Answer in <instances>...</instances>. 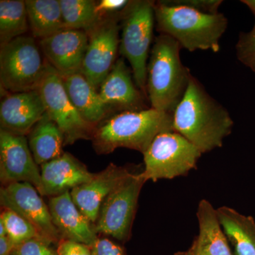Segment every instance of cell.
Here are the masks:
<instances>
[{
  "mask_svg": "<svg viewBox=\"0 0 255 255\" xmlns=\"http://www.w3.org/2000/svg\"><path fill=\"white\" fill-rule=\"evenodd\" d=\"M233 124L227 110L191 76L187 91L173 113L174 131L204 153L222 146L225 137L232 131Z\"/></svg>",
  "mask_w": 255,
  "mask_h": 255,
  "instance_id": "1",
  "label": "cell"
},
{
  "mask_svg": "<svg viewBox=\"0 0 255 255\" xmlns=\"http://www.w3.org/2000/svg\"><path fill=\"white\" fill-rule=\"evenodd\" d=\"M179 43L172 37H156L147 63V97L151 108L173 115L192 76L180 58Z\"/></svg>",
  "mask_w": 255,
  "mask_h": 255,
  "instance_id": "2",
  "label": "cell"
},
{
  "mask_svg": "<svg viewBox=\"0 0 255 255\" xmlns=\"http://www.w3.org/2000/svg\"><path fill=\"white\" fill-rule=\"evenodd\" d=\"M155 13L157 31L172 37L182 48L219 51L220 40L228 27L222 13L206 14L166 1L155 2Z\"/></svg>",
  "mask_w": 255,
  "mask_h": 255,
  "instance_id": "3",
  "label": "cell"
},
{
  "mask_svg": "<svg viewBox=\"0 0 255 255\" xmlns=\"http://www.w3.org/2000/svg\"><path fill=\"white\" fill-rule=\"evenodd\" d=\"M174 131L173 115L155 109L121 112L95 129L94 147L99 154H107L119 147L145 153L159 134Z\"/></svg>",
  "mask_w": 255,
  "mask_h": 255,
  "instance_id": "4",
  "label": "cell"
},
{
  "mask_svg": "<svg viewBox=\"0 0 255 255\" xmlns=\"http://www.w3.org/2000/svg\"><path fill=\"white\" fill-rule=\"evenodd\" d=\"M155 2L130 1L123 14V27L119 51L129 62L137 87L147 95V60L153 39Z\"/></svg>",
  "mask_w": 255,
  "mask_h": 255,
  "instance_id": "5",
  "label": "cell"
},
{
  "mask_svg": "<svg viewBox=\"0 0 255 255\" xmlns=\"http://www.w3.org/2000/svg\"><path fill=\"white\" fill-rule=\"evenodd\" d=\"M48 63L33 36H21L1 47V87L11 93L38 90Z\"/></svg>",
  "mask_w": 255,
  "mask_h": 255,
  "instance_id": "6",
  "label": "cell"
},
{
  "mask_svg": "<svg viewBox=\"0 0 255 255\" xmlns=\"http://www.w3.org/2000/svg\"><path fill=\"white\" fill-rule=\"evenodd\" d=\"M201 154L178 132H163L154 139L143 154L145 168L142 175L146 182L185 175L195 168Z\"/></svg>",
  "mask_w": 255,
  "mask_h": 255,
  "instance_id": "7",
  "label": "cell"
},
{
  "mask_svg": "<svg viewBox=\"0 0 255 255\" xmlns=\"http://www.w3.org/2000/svg\"><path fill=\"white\" fill-rule=\"evenodd\" d=\"M145 182L142 172H131L122 181L102 204L96 233L122 242L129 239L139 194Z\"/></svg>",
  "mask_w": 255,
  "mask_h": 255,
  "instance_id": "8",
  "label": "cell"
},
{
  "mask_svg": "<svg viewBox=\"0 0 255 255\" xmlns=\"http://www.w3.org/2000/svg\"><path fill=\"white\" fill-rule=\"evenodd\" d=\"M38 90L44 102L46 114L59 127L65 144L93 136L95 126L87 122L69 99L63 78L48 63Z\"/></svg>",
  "mask_w": 255,
  "mask_h": 255,
  "instance_id": "9",
  "label": "cell"
},
{
  "mask_svg": "<svg viewBox=\"0 0 255 255\" xmlns=\"http://www.w3.org/2000/svg\"><path fill=\"white\" fill-rule=\"evenodd\" d=\"M87 33L89 43L80 73L97 90L117 62L120 46L117 19H102Z\"/></svg>",
  "mask_w": 255,
  "mask_h": 255,
  "instance_id": "10",
  "label": "cell"
},
{
  "mask_svg": "<svg viewBox=\"0 0 255 255\" xmlns=\"http://www.w3.org/2000/svg\"><path fill=\"white\" fill-rule=\"evenodd\" d=\"M0 202L4 209L11 210L29 221L50 244L61 241L49 208L30 183L14 182L3 186L0 189Z\"/></svg>",
  "mask_w": 255,
  "mask_h": 255,
  "instance_id": "11",
  "label": "cell"
},
{
  "mask_svg": "<svg viewBox=\"0 0 255 255\" xmlns=\"http://www.w3.org/2000/svg\"><path fill=\"white\" fill-rule=\"evenodd\" d=\"M0 179L4 185L14 182H28L43 196L41 173L27 138L0 130Z\"/></svg>",
  "mask_w": 255,
  "mask_h": 255,
  "instance_id": "12",
  "label": "cell"
},
{
  "mask_svg": "<svg viewBox=\"0 0 255 255\" xmlns=\"http://www.w3.org/2000/svg\"><path fill=\"white\" fill-rule=\"evenodd\" d=\"M88 43L87 32L64 28L40 40L39 46L47 63L64 78L80 73Z\"/></svg>",
  "mask_w": 255,
  "mask_h": 255,
  "instance_id": "13",
  "label": "cell"
},
{
  "mask_svg": "<svg viewBox=\"0 0 255 255\" xmlns=\"http://www.w3.org/2000/svg\"><path fill=\"white\" fill-rule=\"evenodd\" d=\"M131 172L127 167L111 163L100 173L94 174L91 180L72 189V199L82 214L90 222L96 223L107 196Z\"/></svg>",
  "mask_w": 255,
  "mask_h": 255,
  "instance_id": "14",
  "label": "cell"
},
{
  "mask_svg": "<svg viewBox=\"0 0 255 255\" xmlns=\"http://www.w3.org/2000/svg\"><path fill=\"white\" fill-rule=\"evenodd\" d=\"M46 113L39 90L11 93L0 105L1 128L25 135Z\"/></svg>",
  "mask_w": 255,
  "mask_h": 255,
  "instance_id": "15",
  "label": "cell"
},
{
  "mask_svg": "<svg viewBox=\"0 0 255 255\" xmlns=\"http://www.w3.org/2000/svg\"><path fill=\"white\" fill-rule=\"evenodd\" d=\"M100 88L99 94L106 105L115 106L122 112L149 109L145 103V94L135 85L131 68L122 58L117 60Z\"/></svg>",
  "mask_w": 255,
  "mask_h": 255,
  "instance_id": "16",
  "label": "cell"
},
{
  "mask_svg": "<svg viewBox=\"0 0 255 255\" xmlns=\"http://www.w3.org/2000/svg\"><path fill=\"white\" fill-rule=\"evenodd\" d=\"M48 208L53 224L64 239L89 247L95 244L98 238L95 229L75 205L70 191L50 198Z\"/></svg>",
  "mask_w": 255,
  "mask_h": 255,
  "instance_id": "17",
  "label": "cell"
},
{
  "mask_svg": "<svg viewBox=\"0 0 255 255\" xmlns=\"http://www.w3.org/2000/svg\"><path fill=\"white\" fill-rule=\"evenodd\" d=\"M43 196H58L91 180L94 174L73 155L63 152L41 165Z\"/></svg>",
  "mask_w": 255,
  "mask_h": 255,
  "instance_id": "18",
  "label": "cell"
},
{
  "mask_svg": "<svg viewBox=\"0 0 255 255\" xmlns=\"http://www.w3.org/2000/svg\"><path fill=\"white\" fill-rule=\"evenodd\" d=\"M199 234L187 251L189 255H233L227 237L218 218L217 211L209 201L199 203L198 206Z\"/></svg>",
  "mask_w": 255,
  "mask_h": 255,
  "instance_id": "19",
  "label": "cell"
},
{
  "mask_svg": "<svg viewBox=\"0 0 255 255\" xmlns=\"http://www.w3.org/2000/svg\"><path fill=\"white\" fill-rule=\"evenodd\" d=\"M63 80L69 99L87 122L95 126L107 117L110 106L106 105L97 90L81 73Z\"/></svg>",
  "mask_w": 255,
  "mask_h": 255,
  "instance_id": "20",
  "label": "cell"
},
{
  "mask_svg": "<svg viewBox=\"0 0 255 255\" xmlns=\"http://www.w3.org/2000/svg\"><path fill=\"white\" fill-rule=\"evenodd\" d=\"M227 239L234 246L236 255H255V221L227 206L216 209Z\"/></svg>",
  "mask_w": 255,
  "mask_h": 255,
  "instance_id": "21",
  "label": "cell"
},
{
  "mask_svg": "<svg viewBox=\"0 0 255 255\" xmlns=\"http://www.w3.org/2000/svg\"><path fill=\"white\" fill-rule=\"evenodd\" d=\"M29 133L28 145L37 164L42 165L63 155V133L46 113Z\"/></svg>",
  "mask_w": 255,
  "mask_h": 255,
  "instance_id": "22",
  "label": "cell"
},
{
  "mask_svg": "<svg viewBox=\"0 0 255 255\" xmlns=\"http://www.w3.org/2000/svg\"><path fill=\"white\" fill-rule=\"evenodd\" d=\"M32 36L40 40L64 29L60 0H26Z\"/></svg>",
  "mask_w": 255,
  "mask_h": 255,
  "instance_id": "23",
  "label": "cell"
},
{
  "mask_svg": "<svg viewBox=\"0 0 255 255\" xmlns=\"http://www.w3.org/2000/svg\"><path fill=\"white\" fill-rule=\"evenodd\" d=\"M29 29L26 3L23 0L0 1L1 47L21 36Z\"/></svg>",
  "mask_w": 255,
  "mask_h": 255,
  "instance_id": "24",
  "label": "cell"
},
{
  "mask_svg": "<svg viewBox=\"0 0 255 255\" xmlns=\"http://www.w3.org/2000/svg\"><path fill=\"white\" fill-rule=\"evenodd\" d=\"M64 28L89 32L102 21L92 0H60Z\"/></svg>",
  "mask_w": 255,
  "mask_h": 255,
  "instance_id": "25",
  "label": "cell"
},
{
  "mask_svg": "<svg viewBox=\"0 0 255 255\" xmlns=\"http://www.w3.org/2000/svg\"><path fill=\"white\" fill-rule=\"evenodd\" d=\"M0 220L4 223L8 237L16 246L32 238L43 239L36 228L29 221L11 210L4 209L0 216Z\"/></svg>",
  "mask_w": 255,
  "mask_h": 255,
  "instance_id": "26",
  "label": "cell"
},
{
  "mask_svg": "<svg viewBox=\"0 0 255 255\" xmlns=\"http://www.w3.org/2000/svg\"><path fill=\"white\" fill-rule=\"evenodd\" d=\"M236 50L238 60L255 73V24L251 31L240 33Z\"/></svg>",
  "mask_w": 255,
  "mask_h": 255,
  "instance_id": "27",
  "label": "cell"
},
{
  "mask_svg": "<svg viewBox=\"0 0 255 255\" xmlns=\"http://www.w3.org/2000/svg\"><path fill=\"white\" fill-rule=\"evenodd\" d=\"M11 255H58L50 243L42 238H35L15 247Z\"/></svg>",
  "mask_w": 255,
  "mask_h": 255,
  "instance_id": "28",
  "label": "cell"
},
{
  "mask_svg": "<svg viewBox=\"0 0 255 255\" xmlns=\"http://www.w3.org/2000/svg\"><path fill=\"white\" fill-rule=\"evenodd\" d=\"M170 4L181 5L206 14H218L221 0H168Z\"/></svg>",
  "mask_w": 255,
  "mask_h": 255,
  "instance_id": "29",
  "label": "cell"
},
{
  "mask_svg": "<svg viewBox=\"0 0 255 255\" xmlns=\"http://www.w3.org/2000/svg\"><path fill=\"white\" fill-rule=\"evenodd\" d=\"M58 255H92L91 247L68 239H62L58 243Z\"/></svg>",
  "mask_w": 255,
  "mask_h": 255,
  "instance_id": "30",
  "label": "cell"
},
{
  "mask_svg": "<svg viewBox=\"0 0 255 255\" xmlns=\"http://www.w3.org/2000/svg\"><path fill=\"white\" fill-rule=\"evenodd\" d=\"M91 249L92 255H125L122 247L107 238H97Z\"/></svg>",
  "mask_w": 255,
  "mask_h": 255,
  "instance_id": "31",
  "label": "cell"
},
{
  "mask_svg": "<svg viewBox=\"0 0 255 255\" xmlns=\"http://www.w3.org/2000/svg\"><path fill=\"white\" fill-rule=\"evenodd\" d=\"M129 1L127 0H102L96 4V11L102 17L104 14L123 11Z\"/></svg>",
  "mask_w": 255,
  "mask_h": 255,
  "instance_id": "32",
  "label": "cell"
},
{
  "mask_svg": "<svg viewBox=\"0 0 255 255\" xmlns=\"http://www.w3.org/2000/svg\"><path fill=\"white\" fill-rule=\"evenodd\" d=\"M15 247L16 246L8 236L0 237V255H11Z\"/></svg>",
  "mask_w": 255,
  "mask_h": 255,
  "instance_id": "33",
  "label": "cell"
},
{
  "mask_svg": "<svg viewBox=\"0 0 255 255\" xmlns=\"http://www.w3.org/2000/svg\"><path fill=\"white\" fill-rule=\"evenodd\" d=\"M241 2L248 6L255 17V0H243Z\"/></svg>",
  "mask_w": 255,
  "mask_h": 255,
  "instance_id": "34",
  "label": "cell"
},
{
  "mask_svg": "<svg viewBox=\"0 0 255 255\" xmlns=\"http://www.w3.org/2000/svg\"><path fill=\"white\" fill-rule=\"evenodd\" d=\"M4 236H7V234H6L4 223L0 220V237H4Z\"/></svg>",
  "mask_w": 255,
  "mask_h": 255,
  "instance_id": "35",
  "label": "cell"
},
{
  "mask_svg": "<svg viewBox=\"0 0 255 255\" xmlns=\"http://www.w3.org/2000/svg\"><path fill=\"white\" fill-rule=\"evenodd\" d=\"M175 255H189L188 254L187 252H184V253H176Z\"/></svg>",
  "mask_w": 255,
  "mask_h": 255,
  "instance_id": "36",
  "label": "cell"
}]
</instances>
